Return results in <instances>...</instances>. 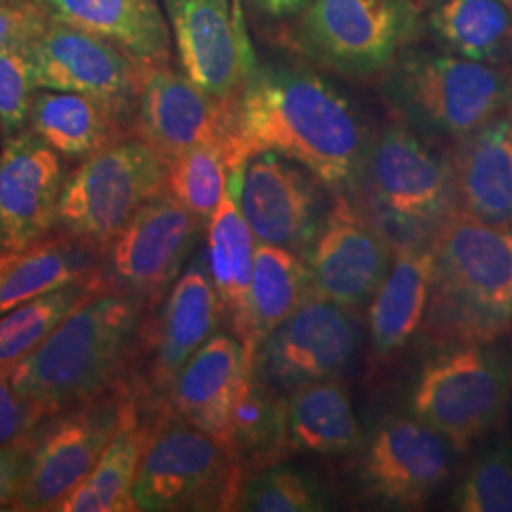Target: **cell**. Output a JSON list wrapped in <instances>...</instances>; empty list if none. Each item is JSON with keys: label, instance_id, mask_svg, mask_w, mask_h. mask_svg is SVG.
Wrapping results in <instances>:
<instances>
[{"label": "cell", "instance_id": "cell-16", "mask_svg": "<svg viewBox=\"0 0 512 512\" xmlns=\"http://www.w3.org/2000/svg\"><path fill=\"white\" fill-rule=\"evenodd\" d=\"M395 249L355 198L332 196L306 258L315 296L359 310L380 289Z\"/></svg>", "mask_w": 512, "mask_h": 512}, {"label": "cell", "instance_id": "cell-29", "mask_svg": "<svg viewBox=\"0 0 512 512\" xmlns=\"http://www.w3.org/2000/svg\"><path fill=\"white\" fill-rule=\"evenodd\" d=\"M255 236L239 209L234 192L228 194L207 224V268L219 294L222 317L243 344L247 338L249 289L253 277Z\"/></svg>", "mask_w": 512, "mask_h": 512}, {"label": "cell", "instance_id": "cell-19", "mask_svg": "<svg viewBox=\"0 0 512 512\" xmlns=\"http://www.w3.org/2000/svg\"><path fill=\"white\" fill-rule=\"evenodd\" d=\"M165 12L184 74L203 92L234 103L255 54L238 2L232 8L230 0H165Z\"/></svg>", "mask_w": 512, "mask_h": 512}, {"label": "cell", "instance_id": "cell-35", "mask_svg": "<svg viewBox=\"0 0 512 512\" xmlns=\"http://www.w3.org/2000/svg\"><path fill=\"white\" fill-rule=\"evenodd\" d=\"M452 505L461 512H512V446L503 437L488 442L459 480Z\"/></svg>", "mask_w": 512, "mask_h": 512}, {"label": "cell", "instance_id": "cell-32", "mask_svg": "<svg viewBox=\"0 0 512 512\" xmlns=\"http://www.w3.org/2000/svg\"><path fill=\"white\" fill-rule=\"evenodd\" d=\"M105 287L109 285L103 277L78 281L0 315V366L18 365L54 332L55 327H59L69 313Z\"/></svg>", "mask_w": 512, "mask_h": 512}, {"label": "cell", "instance_id": "cell-33", "mask_svg": "<svg viewBox=\"0 0 512 512\" xmlns=\"http://www.w3.org/2000/svg\"><path fill=\"white\" fill-rule=\"evenodd\" d=\"M230 188V167L215 145L190 148L167 160V192L209 224Z\"/></svg>", "mask_w": 512, "mask_h": 512}, {"label": "cell", "instance_id": "cell-28", "mask_svg": "<svg viewBox=\"0 0 512 512\" xmlns=\"http://www.w3.org/2000/svg\"><path fill=\"white\" fill-rule=\"evenodd\" d=\"M285 435L289 454L357 452L363 444V429L342 380L329 378L294 389L285 401Z\"/></svg>", "mask_w": 512, "mask_h": 512}, {"label": "cell", "instance_id": "cell-39", "mask_svg": "<svg viewBox=\"0 0 512 512\" xmlns=\"http://www.w3.org/2000/svg\"><path fill=\"white\" fill-rule=\"evenodd\" d=\"M29 458V440L0 448V511H10L23 484Z\"/></svg>", "mask_w": 512, "mask_h": 512}, {"label": "cell", "instance_id": "cell-34", "mask_svg": "<svg viewBox=\"0 0 512 512\" xmlns=\"http://www.w3.org/2000/svg\"><path fill=\"white\" fill-rule=\"evenodd\" d=\"M329 490L319 478L289 465H268L241 486L236 511L319 512L330 509Z\"/></svg>", "mask_w": 512, "mask_h": 512}, {"label": "cell", "instance_id": "cell-13", "mask_svg": "<svg viewBox=\"0 0 512 512\" xmlns=\"http://www.w3.org/2000/svg\"><path fill=\"white\" fill-rule=\"evenodd\" d=\"M361 344L357 310L311 294L256 348V376L275 393L340 378Z\"/></svg>", "mask_w": 512, "mask_h": 512}, {"label": "cell", "instance_id": "cell-42", "mask_svg": "<svg viewBox=\"0 0 512 512\" xmlns=\"http://www.w3.org/2000/svg\"><path fill=\"white\" fill-rule=\"evenodd\" d=\"M507 2H509V4H511V6H512V0H507Z\"/></svg>", "mask_w": 512, "mask_h": 512}, {"label": "cell", "instance_id": "cell-41", "mask_svg": "<svg viewBox=\"0 0 512 512\" xmlns=\"http://www.w3.org/2000/svg\"><path fill=\"white\" fill-rule=\"evenodd\" d=\"M14 253H16V251H14ZM10 256H12V253H0V266H2Z\"/></svg>", "mask_w": 512, "mask_h": 512}, {"label": "cell", "instance_id": "cell-24", "mask_svg": "<svg viewBox=\"0 0 512 512\" xmlns=\"http://www.w3.org/2000/svg\"><path fill=\"white\" fill-rule=\"evenodd\" d=\"M50 16L107 38L137 61H171V29L156 0H33Z\"/></svg>", "mask_w": 512, "mask_h": 512}, {"label": "cell", "instance_id": "cell-15", "mask_svg": "<svg viewBox=\"0 0 512 512\" xmlns=\"http://www.w3.org/2000/svg\"><path fill=\"white\" fill-rule=\"evenodd\" d=\"M25 52L33 63L38 90L92 95L122 112L133 126L145 63L107 38L52 18Z\"/></svg>", "mask_w": 512, "mask_h": 512}, {"label": "cell", "instance_id": "cell-21", "mask_svg": "<svg viewBox=\"0 0 512 512\" xmlns=\"http://www.w3.org/2000/svg\"><path fill=\"white\" fill-rule=\"evenodd\" d=\"M251 365L236 336L213 334L177 376L167 408L228 448L234 410Z\"/></svg>", "mask_w": 512, "mask_h": 512}, {"label": "cell", "instance_id": "cell-6", "mask_svg": "<svg viewBox=\"0 0 512 512\" xmlns=\"http://www.w3.org/2000/svg\"><path fill=\"white\" fill-rule=\"evenodd\" d=\"M147 418L150 433L133 488L137 511H236L247 480L236 456L169 408Z\"/></svg>", "mask_w": 512, "mask_h": 512}, {"label": "cell", "instance_id": "cell-1", "mask_svg": "<svg viewBox=\"0 0 512 512\" xmlns=\"http://www.w3.org/2000/svg\"><path fill=\"white\" fill-rule=\"evenodd\" d=\"M372 133L359 109L321 74L260 65L253 54L222 152L230 173L275 152L306 167L332 196L355 198Z\"/></svg>", "mask_w": 512, "mask_h": 512}, {"label": "cell", "instance_id": "cell-25", "mask_svg": "<svg viewBox=\"0 0 512 512\" xmlns=\"http://www.w3.org/2000/svg\"><path fill=\"white\" fill-rule=\"evenodd\" d=\"M29 128L63 158L80 162L133 137L131 122L109 103L59 90H37L29 110Z\"/></svg>", "mask_w": 512, "mask_h": 512}, {"label": "cell", "instance_id": "cell-9", "mask_svg": "<svg viewBox=\"0 0 512 512\" xmlns=\"http://www.w3.org/2000/svg\"><path fill=\"white\" fill-rule=\"evenodd\" d=\"M135 403L128 380L42 421L29 439L23 484L10 511H57L92 473Z\"/></svg>", "mask_w": 512, "mask_h": 512}, {"label": "cell", "instance_id": "cell-31", "mask_svg": "<svg viewBox=\"0 0 512 512\" xmlns=\"http://www.w3.org/2000/svg\"><path fill=\"white\" fill-rule=\"evenodd\" d=\"M311 294L310 266L304 256L275 245H256L249 289L247 338L243 342V349L251 361L262 340L289 319Z\"/></svg>", "mask_w": 512, "mask_h": 512}, {"label": "cell", "instance_id": "cell-37", "mask_svg": "<svg viewBox=\"0 0 512 512\" xmlns=\"http://www.w3.org/2000/svg\"><path fill=\"white\" fill-rule=\"evenodd\" d=\"M14 366H0V448L16 446L33 437L50 414L37 403L19 395L12 382Z\"/></svg>", "mask_w": 512, "mask_h": 512}, {"label": "cell", "instance_id": "cell-36", "mask_svg": "<svg viewBox=\"0 0 512 512\" xmlns=\"http://www.w3.org/2000/svg\"><path fill=\"white\" fill-rule=\"evenodd\" d=\"M35 69L25 50L0 52V131L14 135L29 124L31 101L37 93Z\"/></svg>", "mask_w": 512, "mask_h": 512}, {"label": "cell", "instance_id": "cell-43", "mask_svg": "<svg viewBox=\"0 0 512 512\" xmlns=\"http://www.w3.org/2000/svg\"><path fill=\"white\" fill-rule=\"evenodd\" d=\"M509 65H511V69H512V55H511V63H509Z\"/></svg>", "mask_w": 512, "mask_h": 512}, {"label": "cell", "instance_id": "cell-3", "mask_svg": "<svg viewBox=\"0 0 512 512\" xmlns=\"http://www.w3.org/2000/svg\"><path fill=\"white\" fill-rule=\"evenodd\" d=\"M431 294L421 332L435 348L480 346L512 325V230L456 209L429 243Z\"/></svg>", "mask_w": 512, "mask_h": 512}, {"label": "cell", "instance_id": "cell-17", "mask_svg": "<svg viewBox=\"0 0 512 512\" xmlns=\"http://www.w3.org/2000/svg\"><path fill=\"white\" fill-rule=\"evenodd\" d=\"M458 454L437 429L416 416H387L366 442L365 490L395 509H423L452 473Z\"/></svg>", "mask_w": 512, "mask_h": 512}, {"label": "cell", "instance_id": "cell-2", "mask_svg": "<svg viewBox=\"0 0 512 512\" xmlns=\"http://www.w3.org/2000/svg\"><path fill=\"white\" fill-rule=\"evenodd\" d=\"M150 310L105 287L12 368L14 387L54 416L128 382Z\"/></svg>", "mask_w": 512, "mask_h": 512}, {"label": "cell", "instance_id": "cell-38", "mask_svg": "<svg viewBox=\"0 0 512 512\" xmlns=\"http://www.w3.org/2000/svg\"><path fill=\"white\" fill-rule=\"evenodd\" d=\"M50 16L33 0H0V52L25 50L48 27Z\"/></svg>", "mask_w": 512, "mask_h": 512}, {"label": "cell", "instance_id": "cell-11", "mask_svg": "<svg viewBox=\"0 0 512 512\" xmlns=\"http://www.w3.org/2000/svg\"><path fill=\"white\" fill-rule=\"evenodd\" d=\"M220 319L219 294L205 253H198L169 289L162 308L150 310L141 330L129 385L145 416L167 408L177 376L215 334Z\"/></svg>", "mask_w": 512, "mask_h": 512}, {"label": "cell", "instance_id": "cell-40", "mask_svg": "<svg viewBox=\"0 0 512 512\" xmlns=\"http://www.w3.org/2000/svg\"><path fill=\"white\" fill-rule=\"evenodd\" d=\"M256 8L272 19L298 18L308 6L311 0H251Z\"/></svg>", "mask_w": 512, "mask_h": 512}, {"label": "cell", "instance_id": "cell-12", "mask_svg": "<svg viewBox=\"0 0 512 512\" xmlns=\"http://www.w3.org/2000/svg\"><path fill=\"white\" fill-rule=\"evenodd\" d=\"M203 226L169 192L150 200L105 247L107 285L154 310L181 275Z\"/></svg>", "mask_w": 512, "mask_h": 512}, {"label": "cell", "instance_id": "cell-22", "mask_svg": "<svg viewBox=\"0 0 512 512\" xmlns=\"http://www.w3.org/2000/svg\"><path fill=\"white\" fill-rule=\"evenodd\" d=\"M446 150L458 209L512 230V107Z\"/></svg>", "mask_w": 512, "mask_h": 512}, {"label": "cell", "instance_id": "cell-8", "mask_svg": "<svg viewBox=\"0 0 512 512\" xmlns=\"http://www.w3.org/2000/svg\"><path fill=\"white\" fill-rule=\"evenodd\" d=\"M420 0H311L294 48L348 78L384 74L420 31Z\"/></svg>", "mask_w": 512, "mask_h": 512}, {"label": "cell", "instance_id": "cell-23", "mask_svg": "<svg viewBox=\"0 0 512 512\" xmlns=\"http://www.w3.org/2000/svg\"><path fill=\"white\" fill-rule=\"evenodd\" d=\"M105 279V247L52 230L0 266V315L86 279Z\"/></svg>", "mask_w": 512, "mask_h": 512}, {"label": "cell", "instance_id": "cell-5", "mask_svg": "<svg viewBox=\"0 0 512 512\" xmlns=\"http://www.w3.org/2000/svg\"><path fill=\"white\" fill-rule=\"evenodd\" d=\"M382 90L399 120L450 145L511 109L512 69L408 44L385 71Z\"/></svg>", "mask_w": 512, "mask_h": 512}, {"label": "cell", "instance_id": "cell-4", "mask_svg": "<svg viewBox=\"0 0 512 512\" xmlns=\"http://www.w3.org/2000/svg\"><path fill=\"white\" fill-rule=\"evenodd\" d=\"M355 200L393 249L429 247L458 209L448 150L431 147L395 116L372 133Z\"/></svg>", "mask_w": 512, "mask_h": 512}, {"label": "cell", "instance_id": "cell-26", "mask_svg": "<svg viewBox=\"0 0 512 512\" xmlns=\"http://www.w3.org/2000/svg\"><path fill=\"white\" fill-rule=\"evenodd\" d=\"M431 270L429 247L395 249L393 264L368 310L370 348L380 361L403 351L423 327Z\"/></svg>", "mask_w": 512, "mask_h": 512}, {"label": "cell", "instance_id": "cell-10", "mask_svg": "<svg viewBox=\"0 0 512 512\" xmlns=\"http://www.w3.org/2000/svg\"><path fill=\"white\" fill-rule=\"evenodd\" d=\"M164 192L167 160L137 137H126L67 175L57 228L107 247L143 205Z\"/></svg>", "mask_w": 512, "mask_h": 512}, {"label": "cell", "instance_id": "cell-30", "mask_svg": "<svg viewBox=\"0 0 512 512\" xmlns=\"http://www.w3.org/2000/svg\"><path fill=\"white\" fill-rule=\"evenodd\" d=\"M150 421L135 403L124 416L109 446L95 463L92 473L69 495L57 511L131 512L137 511L133 488L139 463L147 446Z\"/></svg>", "mask_w": 512, "mask_h": 512}, {"label": "cell", "instance_id": "cell-14", "mask_svg": "<svg viewBox=\"0 0 512 512\" xmlns=\"http://www.w3.org/2000/svg\"><path fill=\"white\" fill-rule=\"evenodd\" d=\"M230 190L258 243L308 258L329 207L327 188L306 167L264 152L230 173Z\"/></svg>", "mask_w": 512, "mask_h": 512}, {"label": "cell", "instance_id": "cell-18", "mask_svg": "<svg viewBox=\"0 0 512 512\" xmlns=\"http://www.w3.org/2000/svg\"><path fill=\"white\" fill-rule=\"evenodd\" d=\"M230 122L232 103L203 92L183 69L171 61L145 65L131 131L165 160L203 145L224 150Z\"/></svg>", "mask_w": 512, "mask_h": 512}, {"label": "cell", "instance_id": "cell-20", "mask_svg": "<svg viewBox=\"0 0 512 512\" xmlns=\"http://www.w3.org/2000/svg\"><path fill=\"white\" fill-rule=\"evenodd\" d=\"M67 181L61 154L33 129L4 137L0 150V253H14L57 228Z\"/></svg>", "mask_w": 512, "mask_h": 512}, {"label": "cell", "instance_id": "cell-7", "mask_svg": "<svg viewBox=\"0 0 512 512\" xmlns=\"http://www.w3.org/2000/svg\"><path fill=\"white\" fill-rule=\"evenodd\" d=\"M495 342L442 349L421 370L412 395L414 416L458 454L494 431L512 399V353Z\"/></svg>", "mask_w": 512, "mask_h": 512}, {"label": "cell", "instance_id": "cell-27", "mask_svg": "<svg viewBox=\"0 0 512 512\" xmlns=\"http://www.w3.org/2000/svg\"><path fill=\"white\" fill-rule=\"evenodd\" d=\"M420 18L442 52L511 63L512 6L507 0H420Z\"/></svg>", "mask_w": 512, "mask_h": 512}]
</instances>
